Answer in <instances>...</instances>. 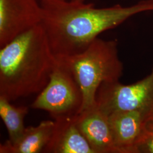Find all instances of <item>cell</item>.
Instances as JSON below:
<instances>
[{
    "label": "cell",
    "mask_w": 153,
    "mask_h": 153,
    "mask_svg": "<svg viewBox=\"0 0 153 153\" xmlns=\"http://www.w3.org/2000/svg\"><path fill=\"white\" fill-rule=\"evenodd\" d=\"M40 1L43 11L41 25L56 57L79 54L100 33L133 16L153 11V0H143L130 6L117 4L103 8L66 0Z\"/></svg>",
    "instance_id": "cell-1"
},
{
    "label": "cell",
    "mask_w": 153,
    "mask_h": 153,
    "mask_svg": "<svg viewBox=\"0 0 153 153\" xmlns=\"http://www.w3.org/2000/svg\"><path fill=\"white\" fill-rule=\"evenodd\" d=\"M56 62L41 24L22 33L0 49V97L13 102L41 93Z\"/></svg>",
    "instance_id": "cell-2"
},
{
    "label": "cell",
    "mask_w": 153,
    "mask_h": 153,
    "mask_svg": "<svg viewBox=\"0 0 153 153\" xmlns=\"http://www.w3.org/2000/svg\"><path fill=\"white\" fill-rule=\"evenodd\" d=\"M56 58L71 71L81 88L83 103L78 115L96 107V94L103 83L119 81L123 73L116 40L98 38L79 54Z\"/></svg>",
    "instance_id": "cell-3"
},
{
    "label": "cell",
    "mask_w": 153,
    "mask_h": 153,
    "mask_svg": "<svg viewBox=\"0 0 153 153\" xmlns=\"http://www.w3.org/2000/svg\"><path fill=\"white\" fill-rule=\"evenodd\" d=\"M82 103L81 88L71 71L56 59L49 83L31 107L47 111L56 120L78 115Z\"/></svg>",
    "instance_id": "cell-4"
},
{
    "label": "cell",
    "mask_w": 153,
    "mask_h": 153,
    "mask_svg": "<svg viewBox=\"0 0 153 153\" xmlns=\"http://www.w3.org/2000/svg\"><path fill=\"white\" fill-rule=\"evenodd\" d=\"M96 104L107 116L117 111H141L153 124V65L149 75L131 85L119 81L103 83L96 94Z\"/></svg>",
    "instance_id": "cell-5"
},
{
    "label": "cell",
    "mask_w": 153,
    "mask_h": 153,
    "mask_svg": "<svg viewBox=\"0 0 153 153\" xmlns=\"http://www.w3.org/2000/svg\"><path fill=\"white\" fill-rule=\"evenodd\" d=\"M42 18L38 0H0V48L41 24Z\"/></svg>",
    "instance_id": "cell-6"
},
{
    "label": "cell",
    "mask_w": 153,
    "mask_h": 153,
    "mask_svg": "<svg viewBox=\"0 0 153 153\" xmlns=\"http://www.w3.org/2000/svg\"><path fill=\"white\" fill-rule=\"evenodd\" d=\"M108 117L119 153H137V145L153 130L152 122L139 111H117Z\"/></svg>",
    "instance_id": "cell-7"
},
{
    "label": "cell",
    "mask_w": 153,
    "mask_h": 153,
    "mask_svg": "<svg viewBox=\"0 0 153 153\" xmlns=\"http://www.w3.org/2000/svg\"><path fill=\"white\" fill-rule=\"evenodd\" d=\"M79 130L96 153H119L115 146L108 116L95 108L76 116Z\"/></svg>",
    "instance_id": "cell-8"
},
{
    "label": "cell",
    "mask_w": 153,
    "mask_h": 153,
    "mask_svg": "<svg viewBox=\"0 0 153 153\" xmlns=\"http://www.w3.org/2000/svg\"><path fill=\"white\" fill-rule=\"evenodd\" d=\"M55 121V131L44 153H96L77 127L76 116Z\"/></svg>",
    "instance_id": "cell-9"
},
{
    "label": "cell",
    "mask_w": 153,
    "mask_h": 153,
    "mask_svg": "<svg viewBox=\"0 0 153 153\" xmlns=\"http://www.w3.org/2000/svg\"><path fill=\"white\" fill-rule=\"evenodd\" d=\"M56 121H42L38 126L26 128L22 137L15 143L6 141L0 145V153H44L51 141Z\"/></svg>",
    "instance_id": "cell-10"
},
{
    "label": "cell",
    "mask_w": 153,
    "mask_h": 153,
    "mask_svg": "<svg viewBox=\"0 0 153 153\" xmlns=\"http://www.w3.org/2000/svg\"><path fill=\"white\" fill-rule=\"evenodd\" d=\"M11 102L0 97V116L7 130L10 143H16L22 137L26 128L24 126V119L27 114V107H16Z\"/></svg>",
    "instance_id": "cell-11"
},
{
    "label": "cell",
    "mask_w": 153,
    "mask_h": 153,
    "mask_svg": "<svg viewBox=\"0 0 153 153\" xmlns=\"http://www.w3.org/2000/svg\"><path fill=\"white\" fill-rule=\"evenodd\" d=\"M137 153H153V130L137 145Z\"/></svg>",
    "instance_id": "cell-12"
},
{
    "label": "cell",
    "mask_w": 153,
    "mask_h": 153,
    "mask_svg": "<svg viewBox=\"0 0 153 153\" xmlns=\"http://www.w3.org/2000/svg\"><path fill=\"white\" fill-rule=\"evenodd\" d=\"M73 2H85V0H70Z\"/></svg>",
    "instance_id": "cell-13"
},
{
    "label": "cell",
    "mask_w": 153,
    "mask_h": 153,
    "mask_svg": "<svg viewBox=\"0 0 153 153\" xmlns=\"http://www.w3.org/2000/svg\"><path fill=\"white\" fill-rule=\"evenodd\" d=\"M40 1H42V0H40Z\"/></svg>",
    "instance_id": "cell-14"
}]
</instances>
